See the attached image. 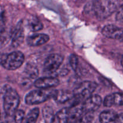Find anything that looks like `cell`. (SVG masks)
Wrapping results in <instances>:
<instances>
[{"instance_id":"cell-1","label":"cell","mask_w":123,"mask_h":123,"mask_svg":"<svg viewBox=\"0 0 123 123\" xmlns=\"http://www.w3.org/2000/svg\"><path fill=\"white\" fill-rule=\"evenodd\" d=\"M116 9V4L112 0H92L85 6L84 13L98 20H104L110 16Z\"/></svg>"},{"instance_id":"cell-2","label":"cell","mask_w":123,"mask_h":123,"mask_svg":"<svg viewBox=\"0 0 123 123\" xmlns=\"http://www.w3.org/2000/svg\"><path fill=\"white\" fill-rule=\"evenodd\" d=\"M20 102L19 96L15 90L9 86H4L3 94V108L8 117L14 115Z\"/></svg>"},{"instance_id":"cell-3","label":"cell","mask_w":123,"mask_h":123,"mask_svg":"<svg viewBox=\"0 0 123 123\" xmlns=\"http://www.w3.org/2000/svg\"><path fill=\"white\" fill-rule=\"evenodd\" d=\"M97 88V85L95 82L91 81H84L82 82L78 87L74 89L73 91V98L74 103L73 106L80 105V103L91 97L92 94L94 92Z\"/></svg>"},{"instance_id":"cell-4","label":"cell","mask_w":123,"mask_h":123,"mask_svg":"<svg viewBox=\"0 0 123 123\" xmlns=\"http://www.w3.org/2000/svg\"><path fill=\"white\" fill-rule=\"evenodd\" d=\"M56 90L52 89H40L29 92L25 97V103L28 105H33L43 103L51 98H54Z\"/></svg>"},{"instance_id":"cell-5","label":"cell","mask_w":123,"mask_h":123,"mask_svg":"<svg viewBox=\"0 0 123 123\" xmlns=\"http://www.w3.org/2000/svg\"><path fill=\"white\" fill-rule=\"evenodd\" d=\"M25 60L21 52L14 51L10 54H3L1 57V66L8 70H14L23 64Z\"/></svg>"},{"instance_id":"cell-6","label":"cell","mask_w":123,"mask_h":123,"mask_svg":"<svg viewBox=\"0 0 123 123\" xmlns=\"http://www.w3.org/2000/svg\"><path fill=\"white\" fill-rule=\"evenodd\" d=\"M63 61V57L59 54H51L47 57L44 64V72L52 74L56 72Z\"/></svg>"},{"instance_id":"cell-7","label":"cell","mask_w":123,"mask_h":123,"mask_svg":"<svg viewBox=\"0 0 123 123\" xmlns=\"http://www.w3.org/2000/svg\"><path fill=\"white\" fill-rule=\"evenodd\" d=\"M102 100L100 96L98 95L91 96L87 99L85 100L82 103V106L85 113L94 112L98 109L102 104Z\"/></svg>"},{"instance_id":"cell-8","label":"cell","mask_w":123,"mask_h":123,"mask_svg":"<svg viewBox=\"0 0 123 123\" xmlns=\"http://www.w3.org/2000/svg\"><path fill=\"white\" fill-rule=\"evenodd\" d=\"M102 32L103 36L109 38L120 39L123 37V29L114 25H106Z\"/></svg>"},{"instance_id":"cell-9","label":"cell","mask_w":123,"mask_h":123,"mask_svg":"<svg viewBox=\"0 0 123 123\" xmlns=\"http://www.w3.org/2000/svg\"><path fill=\"white\" fill-rule=\"evenodd\" d=\"M60 84V81L56 78L44 77L37 79L34 82L36 87L40 89H50V88L57 86Z\"/></svg>"},{"instance_id":"cell-10","label":"cell","mask_w":123,"mask_h":123,"mask_svg":"<svg viewBox=\"0 0 123 123\" xmlns=\"http://www.w3.org/2000/svg\"><path fill=\"white\" fill-rule=\"evenodd\" d=\"M49 40V37L48 35L44 34H37L28 37L26 42L30 46L36 47L45 44Z\"/></svg>"},{"instance_id":"cell-11","label":"cell","mask_w":123,"mask_h":123,"mask_svg":"<svg viewBox=\"0 0 123 123\" xmlns=\"http://www.w3.org/2000/svg\"><path fill=\"white\" fill-rule=\"evenodd\" d=\"M12 45L14 48L20 46L23 42L24 38V28L22 27V22H19L14 29L12 37Z\"/></svg>"},{"instance_id":"cell-12","label":"cell","mask_w":123,"mask_h":123,"mask_svg":"<svg viewBox=\"0 0 123 123\" xmlns=\"http://www.w3.org/2000/svg\"><path fill=\"white\" fill-rule=\"evenodd\" d=\"M104 106L111 107L114 105H123V94L116 92L109 94L105 97L103 102Z\"/></svg>"},{"instance_id":"cell-13","label":"cell","mask_w":123,"mask_h":123,"mask_svg":"<svg viewBox=\"0 0 123 123\" xmlns=\"http://www.w3.org/2000/svg\"><path fill=\"white\" fill-rule=\"evenodd\" d=\"M68 113H69V123H74L80 117L82 116L85 112L83 109L81 104L71 106V108L68 109Z\"/></svg>"},{"instance_id":"cell-14","label":"cell","mask_w":123,"mask_h":123,"mask_svg":"<svg viewBox=\"0 0 123 123\" xmlns=\"http://www.w3.org/2000/svg\"><path fill=\"white\" fill-rule=\"evenodd\" d=\"M50 123H70L68 109L63 108L54 115Z\"/></svg>"},{"instance_id":"cell-15","label":"cell","mask_w":123,"mask_h":123,"mask_svg":"<svg viewBox=\"0 0 123 123\" xmlns=\"http://www.w3.org/2000/svg\"><path fill=\"white\" fill-rule=\"evenodd\" d=\"M118 114L113 111H105L99 117L100 123H117Z\"/></svg>"},{"instance_id":"cell-16","label":"cell","mask_w":123,"mask_h":123,"mask_svg":"<svg viewBox=\"0 0 123 123\" xmlns=\"http://www.w3.org/2000/svg\"><path fill=\"white\" fill-rule=\"evenodd\" d=\"M73 92L67 90H56L54 98L58 103H64L73 98Z\"/></svg>"},{"instance_id":"cell-17","label":"cell","mask_w":123,"mask_h":123,"mask_svg":"<svg viewBox=\"0 0 123 123\" xmlns=\"http://www.w3.org/2000/svg\"><path fill=\"white\" fill-rule=\"evenodd\" d=\"M28 25L31 31L36 32L42 30L43 25L40 20L36 17H32L28 20Z\"/></svg>"},{"instance_id":"cell-18","label":"cell","mask_w":123,"mask_h":123,"mask_svg":"<svg viewBox=\"0 0 123 123\" xmlns=\"http://www.w3.org/2000/svg\"><path fill=\"white\" fill-rule=\"evenodd\" d=\"M39 115L38 108H34L30 111L26 118L25 123H36Z\"/></svg>"},{"instance_id":"cell-19","label":"cell","mask_w":123,"mask_h":123,"mask_svg":"<svg viewBox=\"0 0 123 123\" xmlns=\"http://www.w3.org/2000/svg\"><path fill=\"white\" fill-rule=\"evenodd\" d=\"M94 119V112H87L80 117L74 123H91Z\"/></svg>"},{"instance_id":"cell-20","label":"cell","mask_w":123,"mask_h":123,"mask_svg":"<svg viewBox=\"0 0 123 123\" xmlns=\"http://www.w3.org/2000/svg\"><path fill=\"white\" fill-rule=\"evenodd\" d=\"M25 118V112L22 110H17L14 115L15 123H22Z\"/></svg>"},{"instance_id":"cell-21","label":"cell","mask_w":123,"mask_h":123,"mask_svg":"<svg viewBox=\"0 0 123 123\" xmlns=\"http://www.w3.org/2000/svg\"><path fill=\"white\" fill-rule=\"evenodd\" d=\"M43 117H44L45 121L46 122H49V123H50L53 117H54V114H53V112L52 109L50 108H47L46 109L44 108L43 111Z\"/></svg>"},{"instance_id":"cell-22","label":"cell","mask_w":123,"mask_h":123,"mask_svg":"<svg viewBox=\"0 0 123 123\" xmlns=\"http://www.w3.org/2000/svg\"><path fill=\"white\" fill-rule=\"evenodd\" d=\"M69 63L73 70L76 71L78 66V58L76 55H72L69 58Z\"/></svg>"},{"instance_id":"cell-23","label":"cell","mask_w":123,"mask_h":123,"mask_svg":"<svg viewBox=\"0 0 123 123\" xmlns=\"http://www.w3.org/2000/svg\"><path fill=\"white\" fill-rule=\"evenodd\" d=\"M116 19L117 21L123 22V6L121 7L117 12L116 15Z\"/></svg>"},{"instance_id":"cell-24","label":"cell","mask_w":123,"mask_h":123,"mask_svg":"<svg viewBox=\"0 0 123 123\" xmlns=\"http://www.w3.org/2000/svg\"><path fill=\"white\" fill-rule=\"evenodd\" d=\"M117 123H123V113L118 114Z\"/></svg>"},{"instance_id":"cell-25","label":"cell","mask_w":123,"mask_h":123,"mask_svg":"<svg viewBox=\"0 0 123 123\" xmlns=\"http://www.w3.org/2000/svg\"><path fill=\"white\" fill-rule=\"evenodd\" d=\"M1 123H12L10 121H7V120H6V121H2Z\"/></svg>"},{"instance_id":"cell-26","label":"cell","mask_w":123,"mask_h":123,"mask_svg":"<svg viewBox=\"0 0 123 123\" xmlns=\"http://www.w3.org/2000/svg\"><path fill=\"white\" fill-rule=\"evenodd\" d=\"M121 65H122V66L123 67V56L122 58V60H121Z\"/></svg>"},{"instance_id":"cell-27","label":"cell","mask_w":123,"mask_h":123,"mask_svg":"<svg viewBox=\"0 0 123 123\" xmlns=\"http://www.w3.org/2000/svg\"><path fill=\"white\" fill-rule=\"evenodd\" d=\"M122 39H123V38H122Z\"/></svg>"}]
</instances>
